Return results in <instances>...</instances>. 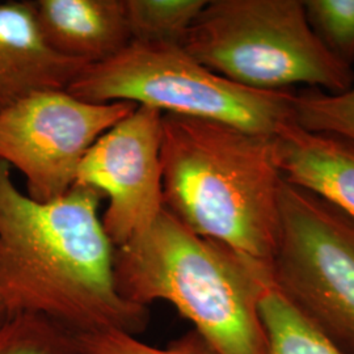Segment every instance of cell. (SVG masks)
I'll use <instances>...</instances> for the list:
<instances>
[{
    "label": "cell",
    "instance_id": "cell-14",
    "mask_svg": "<svg viewBox=\"0 0 354 354\" xmlns=\"http://www.w3.org/2000/svg\"><path fill=\"white\" fill-rule=\"evenodd\" d=\"M0 354H80L74 333L32 313L0 317Z\"/></svg>",
    "mask_w": 354,
    "mask_h": 354
},
{
    "label": "cell",
    "instance_id": "cell-3",
    "mask_svg": "<svg viewBox=\"0 0 354 354\" xmlns=\"http://www.w3.org/2000/svg\"><path fill=\"white\" fill-rule=\"evenodd\" d=\"M120 294L149 307L172 304L216 354H268L261 299L272 266L194 234L167 210L115 248Z\"/></svg>",
    "mask_w": 354,
    "mask_h": 354
},
{
    "label": "cell",
    "instance_id": "cell-13",
    "mask_svg": "<svg viewBox=\"0 0 354 354\" xmlns=\"http://www.w3.org/2000/svg\"><path fill=\"white\" fill-rule=\"evenodd\" d=\"M206 0H125L131 41L183 44Z\"/></svg>",
    "mask_w": 354,
    "mask_h": 354
},
{
    "label": "cell",
    "instance_id": "cell-6",
    "mask_svg": "<svg viewBox=\"0 0 354 354\" xmlns=\"http://www.w3.org/2000/svg\"><path fill=\"white\" fill-rule=\"evenodd\" d=\"M279 205L273 283L324 337L354 354V219L285 180Z\"/></svg>",
    "mask_w": 354,
    "mask_h": 354
},
{
    "label": "cell",
    "instance_id": "cell-16",
    "mask_svg": "<svg viewBox=\"0 0 354 354\" xmlns=\"http://www.w3.org/2000/svg\"><path fill=\"white\" fill-rule=\"evenodd\" d=\"M75 337L80 354H216L193 329L165 348L152 346L121 330L92 332Z\"/></svg>",
    "mask_w": 354,
    "mask_h": 354
},
{
    "label": "cell",
    "instance_id": "cell-5",
    "mask_svg": "<svg viewBox=\"0 0 354 354\" xmlns=\"http://www.w3.org/2000/svg\"><path fill=\"white\" fill-rule=\"evenodd\" d=\"M84 102H133L276 137L294 121L290 91L247 88L209 70L180 44L131 41L86 66L66 89Z\"/></svg>",
    "mask_w": 354,
    "mask_h": 354
},
{
    "label": "cell",
    "instance_id": "cell-1",
    "mask_svg": "<svg viewBox=\"0 0 354 354\" xmlns=\"http://www.w3.org/2000/svg\"><path fill=\"white\" fill-rule=\"evenodd\" d=\"M99 190L75 184L59 200L38 203L13 184L0 160V304L32 313L74 335L121 330L138 336L149 307L117 289L115 248L99 209Z\"/></svg>",
    "mask_w": 354,
    "mask_h": 354
},
{
    "label": "cell",
    "instance_id": "cell-9",
    "mask_svg": "<svg viewBox=\"0 0 354 354\" xmlns=\"http://www.w3.org/2000/svg\"><path fill=\"white\" fill-rule=\"evenodd\" d=\"M86 66L51 50L33 1L0 4V112L38 91L68 88Z\"/></svg>",
    "mask_w": 354,
    "mask_h": 354
},
{
    "label": "cell",
    "instance_id": "cell-11",
    "mask_svg": "<svg viewBox=\"0 0 354 354\" xmlns=\"http://www.w3.org/2000/svg\"><path fill=\"white\" fill-rule=\"evenodd\" d=\"M286 183L311 192L354 219V145L310 133L294 121L276 136Z\"/></svg>",
    "mask_w": 354,
    "mask_h": 354
},
{
    "label": "cell",
    "instance_id": "cell-7",
    "mask_svg": "<svg viewBox=\"0 0 354 354\" xmlns=\"http://www.w3.org/2000/svg\"><path fill=\"white\" fill-rule=\"evenodd\" d=\"M137 106L84 102L66 89L30 93L0 112V160L24 176L30 200H59L91 146Z\"/></svg>",
    "mask_w": 354,
    "mask_h": 354
},
{
    "label": "cell",
    "instance_id": "cell-18",
    "mask_svg": "<svg viewBox=\"0 0 354 354\" xmlns=\"http://www.w3.org/2000/svg\"><path fill=\"white\" fill-rule=\"evenodd\" d=\"M6 314V311H4V308L1 307V304H0V317H3Z\"/></svg>",
    "mask_w": 354,
    "mask_h": 354
},
{
    "label": "cell",
    "instance_id": "cell-8",
    "mask_svg": "<svg viewBox=\"0 0 354 354\" xmlns=\"http://www.w3.org/2000/svg\"><path fill=\"white\" fill-rule=\"evenodd\" d=\"M163 113L138 105L84 155L75 184L108 198L102 226L114 248L151 226L163 212Z\"/></svg>",
    "mask_w": 354,
    "mask_h": 354
},
{
    "label": "cell",
    "instance_id": "cell-10",
    "mask_svg": "<svg viewBox=\"0 0 354 354\" xmlns=\"http://www.w3.org/2000/svg\"><path fill=\"white\" fill-rule=\"evenodd\" d=\"M41 35L53 51L99 64L131 42L125 0H35Z\"/></svg>",
    "mask_w": 354,
    "mask_h": 354
},
{
    "label": "cell",
    "instance_id": "cell-4",
    "mask_svg": "<svg viewBox=\"0 0 354 354\" xmlns=\"http://www.w3.org/2000/svg\"><path fill=\"white\" fill-rule=\"evenodd\" d=\"M181 45L209 70L247 88L304 84L339 93L354 84L352 66L317 37L302 0L207 1Z\"/></svg>",
    "mask_w": 354,
    "mask_h": 354
},
{
    "label": "cell",
    "instance_id": "cell-15",
    "mask_svg": "<svg viewBox=\"0 0 354 354\" xmlns=\"http://www.w3.org/2000/svg\"><path fill=\"white\" fill-rule=\"evenodd\" d=\"M294 124L310 133L328 134L354 145V84L339 93L319 89L295 95Z\"/></svg>",
    "mask_w": 354,
    "mask_h": 354
},
{
    "label": "cell",
    "instance_id": "cell-2",
    "mask_svg": "<svg viewBox=\"0 0 354 354\" xmlns=\"http://www.w3.org/2000/svg\"><path fill=\"white\" fill-rule=\"evenodd\" d=\"M163 206L194 234L272 266L281 234L276 137L163 114Z\"/></svg>",
    "mask_w": 354,
    "mask_h": 354
},
{
    "label": "cell",
    "instance_id": "cell-17",
    "mask_svg": "<svg viewBox=\"0 0 354 354\" xmlns=\"http://www.w3.org/2000/svg\"><path fill=\"white\" fill-rule=\"evenodd\" d=\"M307 20L322 42L344 62L354 61V0H306Z\"/></svg>",
    "mask_w": 354,
    "mask_h": 354
},
{
    "label": "cell",
    "instance_id": "cell-12",
    "mask_svg": "<svg viewBox=\"0 0 354 354\" xmlns=\"http://www.w3.org/2000/svg\"><path fill=\"white\" fill-rule=\"evenodd\" d=\"M268 354H346L324 337L277 290L273 281L261 299Z\"/></svg>",
    "mask_w": 354,
    "mask_h": 354
}]
</instances>
